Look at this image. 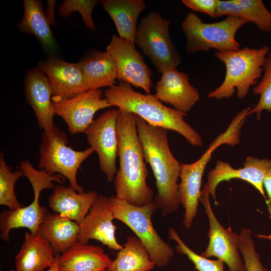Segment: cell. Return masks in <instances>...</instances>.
<instances>
[{
	"label": "cell",
	"mask_w": 271,
	"mask_h": 271,
	"mask_svg": "<svg viewBox=\"0 0 271 271\" xmlns=\"http://www.w3.org/2000/svg\"><path fill=\"white\" fill-rule=\"evenodd\" d=\"M68 142L66 134L56 126L50 131H43L38 167L51 175H62L69 181L70 187L83 193V188L77 183V173L82 163L94 151L90 147L83 151L74 150L67 146Z\"/></svg>",
	"instance_id": "obj_8"
},
{
	"label": "cell",
	"mask_w": 271,
	"mask_h": 271,
	"mask_svg": "<svg viewBox=\"0 0 271 271\" xmlns=\"http://www.w3.org/2000/svg\"><path fill=\"white\" fill-rule=\"evenodd\" d=\"M110 197L114 218L128 226L148 250L155 266L163 267L169 262L174 249L160 237L152 223V216L158 209L153 202L136 206L117 198Z\"/></svg>",
	"instance_id": "obj_6"
},
{
	"label": "cell",
	"mask_w": 271,
	"mask_h": 271,
	"mask_svg": "<svg viewBox=\"0 0 271 271\" xmlns=\"http://www.w3.org/2000/svg\"><path fill=\"white\" fill-rule=\"evenodd\" d=\"M182 3L194 11L216 18L218 0H182Z\"/></svg>",
	"instance_id": "obj_34"
},
{
	"label": "cell",
	"mask_w": 271,
	"mask_h": 271,
	"mask_svg": "<svg viewBox=\"0 0 271 271\" xmlns=\"http://www.w3.org/2000/svg\"><path fill=\"white\" fill-rule=\"evenodd\" d=\"M116 68L117 79L150 94L152 71L143 56L136 50L135 44L125 38L113 35L106 47Z\"/></svg>",
	"instance_id": "obj_13"
},
{
	"label": "cell",
	"mask_w": 271,
	"mask_h": 271,
	"mask_svg": "<svg viewBox=\"0 0 271 271\" xmlns=\"http://www.w3.org/2000/svg\"><path fill=\"white\" fill-rule=\"evenodd\" d=\"M155 89V95L159 100L184 113L190 111L200 99V94L191 84L188 74L175 68L162 73Z\"/></svg>",
	"instance_id": "obj_18"
},
{
	"label": "cell",
	"mask_w": 271,
	"mask_h": 271,
	"mask_svg": "<svg viewBox=\"0 0 271 271\" xmlns=\"http://www.w3.org/2000/svg\"><path fill=\"white\" fill-rule=\"evenodd\" d=\"M37 68L49 80L53 101L71 98L89 90L78 63L68 62L54 56L38 62Z\"/></svg>",
	"instance_id": "obj_15"
},
{
	"label": "cell",
	"mask_w": 271,
	"mask_h": 271,
	"mask_svg": "<svg viewBox=\"0 0 271 271\" xmlns=\"http://www.w3.org/2000/svg\"><path fill=\"white\" fill-rule=\"evenodd\" d=\"M247 23L233 16H226L219 22L205 23L196 13L190 12L182 23L186 39L185 50L189 54L211 49L216 51L237 50L240 44L235 38L236 33Z\"/></svg>",
	"instance_id": "obj_5"
},
{
	"label": "cell",
	"mask_w": 271,
	"mask_h": 271,
	"mask_svg": "<svg viewBox=\"0 0 271 271\" xmlns=\"http://www.w3.org/2000/svg\"><path fill=\"white\" fill-rule=\"evenodd\" d=\"M102 96L100 89H89L71 98L52 101L53 112L62 118L71 134L84 132L97 111L110 107Z\"/></svg>",
	"instance_id": "obj_14"
},
{
	"label": "cell",
	"mask_w": 271,
	"mask_h": 271,
	"mask_svg": "<svg viewBox=\"0 0 271 271\" xmlns=\"http://www.w3.org/2000/svg\"><path fill=\"white\" fill-rule=\"evenodd\" d=\"M270 48L263 45L260 48L245 47L234 51H216L215 57L225 67V77L222 83L208 93L209 98L227 99L234 94L241 99L248 93L250 87L257 83L263 73V67Z\"/></svg>",
	"instance_id": "obj_4"
},
{
	"label": "cell",
	"mask_w": 271,
	"mask_h": 271,
	"mask_svg": "<svg viewBox=\"0 0 271 271\" xmlns=\"http://www.w3.org/2000/svg\"><path fill=\"white\" fill-rule=\"evenodd\" d=\"M59 254H56L55 260L53 265L46 271H60L58 266Z\"/></svg>",
	"instance_id": "obj_37"
},
{
	"label": "cell",
	"mask_w": 271,
	"mask_h": 271,
	"mask_svg": "<svg viewBox=\"0 0 271 271\" xmlns=\"http://www.w3.org/2000/svg\"><path fill=\"white\" fill-rule=\"evenodd\" d=\"M119 167L114 179L115 196L136 206L153 202L147 185L148 170L139 137L136 114L118 109L117 118Z\"/></svg>",
	"instance_id": "obj_1"
},
{
	"label": "cell",
	"mask_w": 271,
	"mask_h": 271,
	"mask_svg": "<svg viewBox=\"0 0 271 271\" xmlns=\"http://www.w3.org/2000/svg\"><path fill=\"white\" fill-rule=\"evenodd\" d=\"M207 184L201 191L199 202L204 206L209 223L207 233L209 242L201 255L206 258L216 257L228 266L227 271H246L238 249L239 235L231 228H224L219 222L212 208Z\"/></svg>",
	"instance_id": "obj_11"
},
{
	"label": "cell",
	"mask_w": 271,
	"mask_h": 271,
	"mask_svg": "<svg viewBox=\"0 0 271 271\" xmlns=\"http://www.w3.org/2000/svg\"><path fill=\"white\" fill-rule=\"evenodd\" d=\"M98 195L95 191L80 193L70 186L56 185L49 199V207L55 212L80 224Z\"/></svg>",
	"instance_id": "obj_20"
},
{
	"label": "cell",
	"mask_w": 271,
	"mask_h": 271,
	"mask_svg": "<svg viewBox=\"0 0 271 271\" xmlns=\"http://www.w3.org/2000/svg\"><path fill=\"white\" fill-rule=\"evenodd\" d=\"M56 1H47V5L46 9V17L51 26H55V7Z\"/></svg>",
	"instance_id": "obj_36"
},
{
	"label": "cell",
	"mask_w": 271,
	"mask_h": 271,
	"mask_svg": "<svg viewBox=\"0 0 271 271\" xmlns=\"http://www.w3.org/2000/svg\"><path fill=\"white\" fill-rule=\"evenodd\" d=\"M271 168V160L268 159H260L251 156L247 157L242 168H233L225 162L217 161L214 169L208 174L206 183L210 195L214 199L215 204H217L216 199V189L218 185L222 181L232 179H239L245 181L252 185L264 198L263 181L265 175Z\"/></svg>",
	"instance_id": "obj_17"
},
{
	"label": "cell",
	"mask_w": 271,
	"mask_h": 271,
	"mask_svg": "<svg viewBox=\"0 0 271 271\" xmlns=\"http://www.w3.org/2000/svg\"><path fill=\"white\" fill-rule=\"evenodd\" d=\"M24 174L20 169L12 172L11 167L8 166L3 153L0 156V205L7 206L10 210L18 209L23 206L18 201L15 192L17 181Z\"/></svg>",
	"instance_id": "obj_29"
},
{
	"label": "cell",
	"mask_w": 271,
	"mask_h": 271,
	"mask_svg": "<svg viewBox=\"0 0 271 271\" xmlns=\"http://www.w3.org/2000/svg\"><path fill=\"white\" fill-rule=\"evenodd\" d=\"M111 259L99 246L78 241L59 256L60 271H104Z\"/></svg>",
	"instance_id": "obj_21"
},
{
	"label": "cell",
	"mask_w": 271,
	"mask_h": 271,
	"mask_svg": "<svg viewBox=\"0 0 271 271\" xmlns=\"http://www.w3.org/2000/svg\"><path fill=\"white\" fill-rule=\"evenodd\" d=\"M25 92L31 106L39 127L48 131L55 126L52 107L53 90L48 79L37 67L30 69L26 75Z\"/></svg>",
	"instance_id": "obj_19"
},
{
	"label": "cell",
	"mask_w": 271,
	"mask_h": 271,
	"mask_svg": "<svg viewBox=\"0 0 271 271\" xmlns=\"http://www.w3.org/2000/svg\"><path fill=\"white\" fill-rule=\"evenodd\" d=\"M223 16L242 19L261 31L271 32V12L261 0H218L216 18Z\"/></svg>",
	"instance_id": "obj_27"
},
{
	"label": "cell",
	"mask_w": 271,
	"mask_h": 271,
	"mask_svg": "<svg viewBox=\"0 0 271 271\" xmlns=\"http://www.w3.org/2000/svg\"><path fill=\"white\" fill-rule=\"evenodd\" d=\"M263 185L267 195L266 200L270 213H271V168L266 172L263 181Z\"/></svg>",
	"instance_id": "obj_35"
},
{
	"label": "cell",
	"mask_w": 271,
	"mask_h": 271,
	"mask_svg": "<svg viewBox=\"0 0 271 271\" xmlns=\"http://www.w3.org/2000/svg\"><path fill=\"white\" fill-rule=\"evenodd\" d=\"M114 219L110 197L98 195L88 213L79 224L78 241L87 243L89 239H93L109 249L119 251L123 246L116 240L117 227L113 223Z\"/></svg>",
	"instance_id": "obj_16"
},
{
	"label": "cell",
	"mask_w": 271,
	"mask_h": 271,
	"mask_svg": "<svg viewBox=\"0 0 271 271\" xmlns=\"http://www.w3.org/2000/svg\"><path fill=\"white\" fill-rule=\"evenodd\" d=\"M54 249L39 234L26 232L25 240L15 256V271H45L55 262Z\"/></svg>",
	"instance_id": "obj_22"
},
{
	"label": "cell",
	"mask_w": 271,
	"mask_h": 271,
	"mask_svg": "<svg viewBox=\"0 0 271 271\" xmlns=\"http://www.w3.org/2000/svg\"><path fill=\"white\" fill-rule=\"evenodd\" d=\"M103 10L113 21L119 37L135 44L137 21L140 14L146 8L143 0H102Z\"/></svg>",
	"instance_id": "obj_25"
},
{
	"label": "cell",
	"mask_w": 271,
	"mask_h": 271,
	"mask_svg": "<svg viewBox=\"0 0 271 271\" xmlns=\"http://www.w3.org/2000/svg\"><path fill=\"white\" fill-rule=\"evenodd\" d=\"M104 96L110 106L134 113L150 125L176 131L194 147L203 146L201 136L184 119L187 113L165 106L155 94L137 92L129 84L120 82L106 89Z\"/></svg>",
	"instance_id": "obj_3"
},
{
	"label": "cell",
	"mask_w": 271,
	"mask_h": 271,
	"mask_svg": "<svg viewBox=\"0 0 271 271\" xmlns=\"http://www.w3.org/2000/svg\"><path fill=\"white\" fill-rule=\"evenodd\" d=\"M118 109L108 110L93 120L84 133L90 147L97 154L101 171L112 182L117 171V118Z\"/></svg>",
	"instance_id": "obj_12"
},
{
	"label": "cell",
	"mask_w": 271,
	"mask_h": 271,
	"mask_svg": "<svg viewBox=\"0 0 271 271\" xmlns=\"http://www.w3.org/2000/svg\"><path fill=\"white\" fill-rule=\"evenodd\" d=\"M239 236L238 249L242 255L246 271H268L262 265L259 254L255 250L251 230L243 228Z\"/></svg>",
	"instance_id": "obj_32"
},
{
	"label": "cell",
	"mask_w": 271,
	"mask_h": 271,
	"mask_svg": "<svg viewBox=\"0 0 271 271\" xmlns=\"http://www.w3.org/2000/svg\"><path fill=\"white\" fill-rule=\"evenodd\" d=\"M139 137L145 160L153 172L157 194L153 202L163 217L175 212L180 205L178 181L180 163L172 154L168 143V130L149 124L136 115Z\"/></svg>",
	"instance_id": "obj_2"
},
{
	"label": "cell",
	"mask_w": 271,
	"mask_h": 271,
	"mask_svg": "<svg viewBox=\"0 0 271 271\" xmlns=\"http://www.w3.org/2000/svg\"><path fill=\"white\" fill-rule=\"evenodd\" d=\"M78 64L89 89H99L115 85L116 68L107 52L92 51Z\"/></svg>",
	"instance_id": "obj_26"
},
{
	"label": "cell",
	"mask_w": 271,
	"mask_h": 271,
	"mask_svg": "<svg viewBox=\"0 0 271 271\" xmlns=\"http://www.w3.org/2000/svg\"><path fill=\"white\" fill-rule=\"evenodd\" d=\"M239 142L238 131L234 127L229 126L225 132L212 141L197 161L191 164L181 163L178 194L180 203L185 210L183 224L187 229L191 227L197 214L202 176L213 152L222 145L234 146Z\"/></svg>",
	"instance_id": "obj_10"
},
{
	"label": "cell",
	"mask_w": 271,
	"mask_h": 271,
	"mask_svg": "<svg viewBox=\"0 0 271 271\" xmlns=\"http://www.w3.org/2000/svg\"><path fill=\"white\" fill-rule=\"evenodd\" d=\"M99 2L96 0H65L59 7L58 14L63 18H66L72 13L78 12L85 26L88 29L95 31L96 28L92 19V13Z\"/></svg>",
	"instance_id": "obj_33"
},
{
	"label": "cell",
	"mask_w": 271,
	"mask_h": 271,
	"mask_svg": "<svg viewBox=\"0 0 271 271\" xmlns=\"http://www.w3.org/2000/svg\"><path fill=\"white\" fill-rule=\"evenodd\" d=\"M170 22L152 11L143 18L137 27L135 44L148 57L158 72L177 68L182 57L170 35Z\"/></svg>",
	"instance_id": "obj_9"
},
{
	"label": "cell",
	"mask_w": 271,
	"mask_h": 271,
	"mask_svg": "<svg viewBox=\"0 0 271 271\" xmlns=\"http://www.w3.org/2000/svg\"><path fill=\"white\" fill-rule=\"evenodd\" d=\"M79 230L76 222L57 212H47L37 234L49 242L56 255L64 253L78 241Z\"/></svg>",
	"instance_id": "obj_23"
},
{
	"label": "cell",
	"mask_w": 271,
	"mask_h": 271,
	"mask_svg": "<svg viewBox=\"0 0 271 271\" xmlns=\"http://www.w3.org/2000/svg\"><path fill=\"white\" fill-rule=\"evenodd\" d=\"M155 265L146 248L136 236H128L107 268L110 271H150Z\"/></svg>",
	"instance_id": "obj_28"
},
{
	"label": "cell",
	"mask_w": 271,
	"mask_h": 271,
	"mask_svg": "<svg viewBox=\"0 0 271 271\" xmlns=\"http://www.w3.org/2000/svg\"><path fill=\"white\" fill-rule=\"evenodd\" d=\"M24 13L18 28L22 32L34 36L48 54L53 55L57 45L41 1L24 0Z\"/></svg>",
	"instance_id": "obj_24"
},
{
	"label": "cell",
	"mask_w": 271,
	"mask_h": 271,
	"mask_svg": "<svg viewBox=\"0 0 271 271\" xmlns=\"http://www.w3.org/2000/svg\"><path fill=\"white\" fill-rule=\"evenodd\" d=\"M253 95L259 96L257 104L248 112L255 113L258 119L263 110L271 112V49L267 54L263 67L261 79L253 89Z\"/></svg>",
	"instance_id": "obj_30"
},
{
	"label": "cell",
	"mask_w": 271,
	"mask_h": 271,
	"mask_svg": "<svg viewBox=\"0 0 271 271\" xmlns=\"http://www.w3.org/2000/svg\"><path fill=\"white\" fill-rule=\"evenodd\" d=\"M20 166L24 176L27 178L32 186L34 197L32 202L26 207L2 212L0 236L6 241H9V233L12 229L26 228L33 235L37 234L39 227L47 212V208L39 203L41 191L46 189L54 188V181L62 184L65 180V178L61 175H51L44 170L36 169L28 161L21 162Z\"/></svg>",
	"instance_id": "obj_7"
},
{
	"label": "cell",
	"mask_w": 271,
	"mask_h": 271,
	"mask_svg": "<svg viewBox=\"0 0 271 271\" xmlns=\"http://www.w3.org/2000/svg\"><path fill=\"white\" fill-rule=\"evenodd\" d=\"M169 238L176 241L175 249L179 253L186 255L198 271H224V262L219 259L212 260L199 255L191 249L182 241L176 231L170 228Z\"/></svg>",
	"instance_id": "obj_31"
},
{
	"label": "cell",
	"mask_w": 271,
	"mask_h": 271,
	"mask_svg": "<svg viewBox=\"0 0 271 271\" xmlns=\"http://www.w3.org/2000/svg\"><path fill=\"white\" fill-rule=\"evenodd\" d=\"M104 271H110L108 268H107Z\"/></svg>",
	"instance_id": "obj_38"
}]
</instances>
